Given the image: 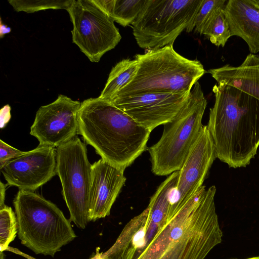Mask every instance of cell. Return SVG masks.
Listing matches in <instances>:
<instances>
[{
  "mask_svg": "<svg viewBox=\"0 0 259 259\" xmlns=\"http://www.w3.org/2000/svg\"><path fill=\"white\" fill-rule=\"evenodd\" d=\"M207 72L218 83L207 125L217 158L230 167H245L259 146V81L246 60Z\"/></svg>",
  "mask_w": 259,
  "mask_h": 259,
  "instance_id": "cell-1",
  "label": "cell"
},
{
  "mask_svg": "<svg viewBox=\"0 0 259 259\" xmlns=\"http://www.w3.org/2000/svg\"><path fill=\"white\" fill-rule=\"evenodd\" d=\"M151 132L112 103L99 97L81 103L78 134L102 159L124 171L144 152Z\"/></svg>",
  "mask_w": 259,
  "mask_h": 259,
  "instance_id": "cell-2",
  "label": "cell"
},
{
  "mask_svg": "<svg viewBox=\"0 0 259 259\" xmlns=\"http://www.w3.org/2000/svg\"><path fill=\"white\" fill-rule=\"evenodd\" d=\"M135 59L139 63L135 76L113 100L148 93H189L206 72L200 61L180 55L173 46L148 50Z\"/></svg>",
  "mask_w": 259,
  "mask_h": 259,
  "instance_id": "cell-3",
  "label": "cell"
},
{
  "mask_svg": "<svg viewBox=\"0 0 259 259\" xmlns=\"http://www.w3.org/2000/svg\"><path fill=\"white\" fill-rule=\"evenodd\" d=\"M13 204L18 238L35 254L54 257L76 237L70 220L56 205L40 195L19 190Z\"/></svg>",
  "mask_w": 259,
  "mask_h": 259,
  "instance_id": "cell-4",
  "label": "cell"
},
{
  "mask_svg": "<svg viewBox=\"0 0 259 259\" xmlns=\"http://www.w3.org/2000/svg\"><path fill=\"white\" fill-rule=\"evenodd\" d=\"M206 105L197 81L183 108L171 120L163 124L160 139L147 149L151 171L155 175L167 176L181 168L201 132Z\"/></svg>",
  "mask_w": 259,
  "mask_h": 259,
  "instance_id": "cell-5",
  "label": "cell"
},
{
  "mask_svg": "<svg viewBox=\"0 0 259 259\" xmlns=\"http://www.w3.org/2000/svg\"><path fill=\"white\" fill-rule=\"evenodd\" d=\"M203 0H146L132 23L133 35L142 49L156 50L173 46L184 31L194 28L196 15Z\"/></svg>",
  "mask_w": 259,
  "mask_h": 259,
  "instance_id": "cell-6",
  "label": "cell"
},
{
  "mask_svg": "<svg viewBox=\"0 0 259 259\" xmlns=\"http://www.w3.org/2000/svg\"><path fill=\"white\" fill-rule=\"evenodd\" d=\"M57 175L70 213L71 222L85 228L89 220L92 164L85 144L76 136L56 148Z\"/></svg>",
  "mask_w": 259,
  "mask_h": 259,
  "instance_id": "cell-7",
  "label": "cell"
},
{
  "mask_svg": "<svg viewBox=\"0 0 259 259\" xmlns=\"http://www.w3.org/2000/svg\"><path fill=\"white\" fill-rule=\"evenodd\" d=\"M73 25L72 42L92 62H98L121 36L114 23L94 0H73L66 10Z\"/></svg>",
  "mask_w": 259,
  "mask_h": 259,
  "instance_id": "cell-8",
  "label": "cell"
},
{
  "mask_svg": "<svg viewBox=\"0 0 259 259\" xmlns=\"http://www.w3.org/2000/svg\"><path fill=\"white\" fill-rule=\"evenodd\" d=\"M215 192L214 186L206 190L200 212L193 224L171 242L159 259H204L221 243L223 232L215 210Z\"/></svg>",
  "mask_w": 259,
  "mask_h": 259,
  "instance_id": "cell-9",
  "label": "cell"
},
{
  "mask_svg": "<svg viewBox=\"0 0 259 259\" xmlns=\"http://www.w3.org/2000/svg\"><path fill=\"white\" fill-rule=\"evenodd\" d=\"M81 103L62 94L37 111L30 134L39 145L57 148L78 134V114Z\"/></svg>",
  "mask_w": 259,
  "mask_h": 259,
  "instance_id": "cell-10",
  "label": "cell"
},
{
  "mask_svg": "<svg viewBox=\"0 0 259 259\" xmlns=\"http://www.w3.org/2000/svg\"><path fill=\"white\" fill-rule=\"evenodd\" d=\"M217 158L214 146L207 125L191 148L181 168L169 208L167 222L203 186V182Z\"/></svg>",
  "mask_w": 259,
  "mask_h": 259,
  "instance_id": "cell-11",
  "label": "cell"
},
{
  "mask_svg": "<svg viewBox=\"0 0 259 259\" xmlns=\"http://www.w3.org/2000/svg\"><path fill=\"white\" fill-rule=\"evenodd\" d=\"M190 93H148L115 98L110 102L151 132L176 116Z\"/></svg>",
  "mask_w": 259,
  "mask_h": 259,
  "instance_id": "cell-12",
  "label": "cell"
},
{
  "mask_svg": "<svg viewBox=\"0 0 259 259\" xmlns=\"http://www.w3.org/2000/svg\"><path fill=\"white\" fill-rule=\"evenodd\" d=\"M56 148L38 145L1 169L8 185L34 191L57 175Z\"/></svg>",
  "mask_w": 259,
  "mask_h": 259,
  "instance_id": "cell-13",
  "label": "cell"
},
{
  "mask_svg": "<svg viewBox=\"0 0 259 259\" xmlns=\"http://www.w3.org/2000/svg\"><path fill=\"white\" fill-rule=\"evenodd\" d=\"M125 181L123 170L113 166L102 158L92 164L90 221L110 214L111 207Z\"/></svg>",
  "mask_w": 259,
  "mask_h": 259,
  "instance_id": "cell-14",
  "label": "cell"
},
{
  "mask_svg": "<svg viewBox=\"0 0 259 259\" xmlns=\"http://www.w3.org/2000/svg\"><path fill=\"white\" fill-rule=\"evenodd\" d=\"M147 207L124 226L115 243L102 253L104 259H137L161 230L151 222Z\"/></svg>",
  "mask_w": 259,
  "mask_h": 259,
  "instance_id": "cell-15",
  "label": "cell"
},
{
  "mask_svg": "<svg viewBox=\"0 0 259 259\" xmlns=\"http://www.w3.org/2000/svg\"><path fill=\"white\" fill-rule=\"evenodd\" d=\"M205 186L200 188L162 228L137 259H159L167 246L192 225L200 210V199Z\"/></svg>",
  "mask_w": 259,
  "mask_h": 259,
  "instance_id": "cell-16",
  "label": "cell"
},
{
  "mask_svg": "<svg viewBox=\"0 0 259 259\" xmlns=\"http://www.w3.org/2000/svg\"><path fill=\"white\" fill-rule=\"evenodd\" d=\"M231 36L242 38L251 54L259 52V7L253 0H229L224 8Z\"/></svg>",
  "mask_w": 259,
  "mask_h": 259,
  "instance_id": "cell-17",
  "label": "cell"
},
{
  "mask_svg": "<svg viewBox=\"0 0 259 259\" xmlns=\"http://www.w3.org/2000/svg\"><path fill=\"white\" fill-rule=\"evenodd\" d=\"M138 68V61L136 59H124L118 62L112 67L99 97L111 102L134 79Z\"/></svg>",
  "mask_w": 259,
  "mask_h": 259,
  "instance_id": "cell-18",
  "label": "cell"
},
{
  "mask_svg": "<svg viewBox=\"0 0 259 259\" xmlns=\"http://www.w3.org/2000/svg\"><path fill=\"white\" fill-rule=\"evenodd\" d=\"M114 22L125 27L132 24L146 0H94Z\"/></svg>",
  "mask_w": 259,
  "mask_h": 259,
  "instance_id": "cell-19",
  "label": "cell"
},
{
  "mask_svg": "<svg viewBox=\"0 0 259 259\" xmlns=\"http://www.w3.org/2000/svg\"><path fill=\"white\" fill-rule=\"evenodd\" d=\"M224 8L217 10L202 33V34L208 37L212 44L217 47H224L231 36L229 24L224 13Z\"/></svg>",
  "mask_w": 259,
  "mask_h": 259,
  "instance_id": "cell-20",
  "label": "cell"
},
{
  "mask_svg": "<svg viewBox=\"0 0 259 259\" xmlns=\"http://www.w3.org/2000/svg\"><path fill=\"white\" fill-rule=\"evenodd\" d=\"M18 231L15 212L6 205L0 208V251H6Z\"/></svg>",
  "mask_w": 259,
  "mask_h": 259,
  "instance_id": "cell-21",
  "label": "cell"
},
{
  "mask_svg": "<svg viewBox=\"0 0 259 259\" xmlns=\"http://www.w3.org/2000/svg\"><path fill=\"white\" fill-rule=\"evenodd\" d=\"M73 0H9V3L17 12L34 13L47 9H65L67 10Z\"/></svg>",
  "mask_w": 259,
  "mask_h": 259,
  "instance_id": "cell-22",
  "label": "cell"
},
{
  "mask_svg": "<svg viewBox=\"0 0 259 259\" xmlns=\"http://www.w3.org/2000/svg\"><path fill=\"white\" fill-rule=\"evenodd\" d=\"M225 0H203L194 23L195 31L202 33L218 9L224 8Z\"/></svg>",
  "mask_w": 259,
  "mask_h": 259,
  "instance_id": "cell-23",
  "label": "cell"
},
{
  "mask_svg": "<svg viewBox=\"0 0 259 259\" xmlns=\"http://www.w3.org/2000/svg\"><path fill=\"white\" fill-rule=\"evenodd\" d=\"M26 151H20L8 145L0 140V169H2L9 161L19 157Z\"/></svg>",
  "mask_w": 259,
  "mask_h": 259,
  "instance_id": "cell-24",
  "label": "cell"
},
{
  "mask_svg": "<svg viewBox=\"0 0 259 259\" xmlns=\"http://www.w3.org/2000/svg\"><path fill=\"white\" fill-rule=\"evenodd\" d=\"M99 248H97L96 249V253L94 254V256H92L89 259H101L102 258V252H99ZM6 251H11L15 254H17L18 255H20L21 256H22L27 259H36L33 257H32L25 253L22 252L19 249L17 248H15L13 247H9Z\"/></svg>",
  "mask_w": 259,
  "mask_h": 259,
  "instance_id": "cell-25",
  "label": "cell"
},
{
  "mask_svg": "<svg viewBox=\"0 0 259 259\" xmlns=\"http://www.w3.org/2000/svg\"><path fill=\"white\" fill-rule=\"evenodd\" d=\"M10 107L9 105L4 106L1 110V128H3L9 121L10 115Z\"/></svg>",
  "mask_w": 259,
  "mask_h": 259,
  "instance_id": "cell-26",
  "label": "cell"
},
{
  "mask_svg": "<svg viewBox=\"0 0 259 259\" xmlns=\"http://www.w3.org/2000/svg\"><path fill=\"white\" fill-rule=\"evenodd\" d=\"M8 184L5 185L2 182H1L0 184V208L5 205V193L6 188Z\"/></svg>",
  "mask_w": 259,
  "mask_h": 259,
  "instance_id": "cell-27",
  "label": "cell"
},
{
  "mask_svg": "<svg viewBox=\"0 0 259 259\" xmlns=\"http://www.w3.org/2000/svg\"><path fill=\"white\" fill-rule=\"evenodd\" d=\"M11 28L10 27L7 26L5 24L2 23V20L1 19L0 23V36L1 38L3 37V36L11 32Z\"/></svg>",
  "mask_w": 259,
  "mask_h": 259,
  "instance_id": "cell-28",
  "label": "cell"
},
{
  "mask_svg": "<svg viewBox=\"0 0 259 259\" xmlns=\"http://www.w3.org/2000/svg\"><path fill=\"white\" fill-rule=\"evenodd\" d=\"M254 3L259 7V0H253Z\"/></svg>",
  "mask_w": 259,
  "mask_h": 259,
  "instance_id": "cell-29",
  "label": "cell"
},
{
  "mask_svg": "<svg viewBox=\"0 0 259 259\" xmlns=\"http://www.w3.org/2000/svg\"><path fill=\"white\" fill-rule=\"evenodd\" d=\"M246 259H259V255L256 256H253L252 257H249V258H248Z\"/></svg>",
  "mask_w": 259,
  "mask_h": 259,
  "instance_id": "cell-30",
  "label": "cell"
},
{
  "mask_svg": "<svg viewBox=\"0 0 259 259\" xmlns=\"http://www.w3.org/2000/svg\"><path fill=\"white\" fill-rule=\"evenodd\" d=\"M228 259H240V258H228Z\"/></svg>",
  "mask_w": 259,
  "mask_h": 259,
  "instance_id": "cell-31",
  "label": "cell"
},
{
  "mask_svg": "<svg viewBox=\"0 0 259 259\" xmlns=\"http://www.w3.org/2000/svg\"><path fill=\"white\" fill-rule=\"evenodd\" d=\"M101 259H104V258H102Z\"/></svg>",
  "mask_w": 259,
  "mask_h": 259,
  "instance_id": "cell-32",
  "label": "cell"
}]
</instances>
